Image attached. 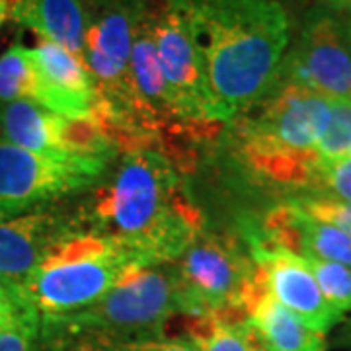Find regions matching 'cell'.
I'll return each instance as SVG.
<instances>
[{
  "label": "cell",
  "mask_w": 351,
  "mask_h": 351,
  "mask_svg": "<svg viewBox=\"0 0 351 351\" xmlns=\"http://www.w3.org/2000/svg\"><path fill=\"white\" fill-rule=\"evenodd\" d=\"M80 215L119 240L143 267L178 262L205 232L199 207L160 149L121 152L112 178Z\"/></svg>",
  "instance_id": "obj_1"
},
{
  "label": "cell",
  "mask_w": 351,
  "mask_h": 351,
  "mask_svg": "<svg viewBox=\"0 0 351 351\" xmlns=\"http://www.w3.org/2000/svg\"><path fill=\"white\" fill-rule=\"evenodd\" d=\"M186 14L209 90L226 123L274 88L289 47V16L277 0H174Z\"/></svg>",
  "instance_id": "obj_2"
},
{
  "label": "cell",
  "mask_w": 351,
  "mask_h": 351,
  "mask_svg": "<svg viewBox=\"0 0 351 351\" xmlns=\"http://www.w3.org/2000/svg\"><path fill=\"white\" fill-rule=\"evenodd\" d=\"M254 113L237 117V154L254 178L274 188L314 193L320 158L316 145L330 123L332 100L277 76Z\"/></svg>",
  "instance_id": "obj_3"
},
{
  "label": "cell",
  "mask_w": 351,
  "mask_h": 351,
  "mask_svg": "<svg viewBox=\"0 0 351 351\" xmlns=\"http://www.w3.org/2000/svg\"><path fill=\"white\" fill-rule=\"evenodd\" d=\"M137 269L143 265L119 240L90 225L76 209L73 221L53 240L24 287L14 295L45 322L100 301Z\"/></svg>",
  "instance_id": "obj_4"
},
{
  "label": "cell",
  "mask_w": 351,
  "mask_h": 351,
  "mask_svg": "<svg viewBox=\"0 0 351 351\" xmlns=\"http://www.w3.org/2000/svg\"><path fill=\"white\" fill-rule=\"evenodd\" d=\"M182 314L174 263L143 267L100 301L63 318L41 322L47 341H133L162 338L166 322Z\"/></svg>",
  "instance_id": "obj_5"
},
{
  "label": "cell",
  "mask_w": 351,
  "mask_h": 351,
  "mask_svg": "<svg viewBox=\"0 0 351 351\" xmlns=\"http://www.w3.org/2000/svg\"><path fill=\"white\" fill-rule=\"evenodd\" d=\"M182 314L225 316L234 322H248V308L263 293L265 277L228 237L203 232L174 262Z\"/></svg>",
  "instance_id": "obj_6"
},
{
  "label": "cell",
  "mask_w": 351,
  "mask_h": 351,
  "mask_svg": "<svg viewBox=\"0 0 351 351\" xmlns=\"http://www.w3.org/2000/svg\"><path fill=\"white\" fill-rule=\"evenodd\" d=\"M113 158L49 156L0 138V219L53 205L96 186Z\"/></svg>",
  "instance_id": "obj_7"
},
{
  "label": "cell",
  "mask_w": 351,
  "mask_h": 351,
  "mask_svg": "<svg viewBox=\"0 0 351 351\" xmlns=\"http://www.w3.org/2000/svg\"><path fill=\"white\" fill-rule=\"evenodd\" d=\"M149 18L176 117L186 123L201 125L226 123L209 90L199 49L186 14L174 0H162L156 10H151Z\"/></svg>",
  "instance_id": "obj_8"
},
{
  "label": "cell",
  "mask_w": 351,
  "mask_h": 351,
  "mask_svg": "<svg viewBox=\"0 0 351 351\" xmlns=\"http://www.w3.org/2000/svg\"><path fill=\"white\" fill-rule=\"evenodd\" d=\"M277 76L311 88L328 100L351 101V49L341 20L324 8L308 14Z\"/></svg>",
  "instance_id": "obj_9"
},
{
  "label": "cell",
  "mask_w": 351,
  "mask_h": 351,
  "mask_svg": "<svg viewBox=\"0 0 351 351\" xmlns=\"http://www.w3.org/2000/svg\"><path fill=\"white\" fill-rule=\"evenodd\" d=\"M246 250L254 263L262 269L269 295L289 313H293L308 328L326 334L343 314L330 306L318 287L306 258L287 250L265 246L246 232Z\"/></svg>",
  "instance_id": "obj_10"
},
{
  "label": "cell",
  "mask_w": 351,
  "mask_h": 351,
  "mask_svg": "<svg viewBox=\"0 0 351 351\" xmlns=\"http://www.w3.org/2000/svg\"><path fill=\"white\" fill-rule=\"evenodd\" d=\"M75 217L61 205H45L0 219V285L12 293L24 287L53 240Z\"/></svg>",
  "instance_id": "obj_11"
},
{
  "label": "cell",
  "mask_w": 351,
  "mask_h": 351,
  "mask_svg": "<svg viewBox=\"0 0 351 351\" xmlns=\"http://www.w3.org/2000/svg\"><path fill=\"white\" fill-rule=\"evenodd\" d=\"M39 78V106L71 119L94 115L96 88L84 63L61 45L41 39L29 49Z\"/></svg>",
  "instance_id": "obj_12"
},
{
  "label": "cell",
  "mask_w": 351,
  "mask_h": 351,
  "mask_svg": "<svg viewBox=\"0 0 351 351\" xmlns=\"http://www.w3.org/2000/svg\"><path fill=\"white\" fill-rule=\"evenodd\" d=\"M10 18L76 55L84 63L88 10L82 0H12Z\"/></svg>",
  "instance_id": "obj_13"
},
{
  "label": "cell",
  "mask_w": 351,
  "mask_h": 351,
  "mask_svg": "<svg viewBox=\"0 0 351 351\" xmlns=\"http://www.w3.org/2000/svg\"><path fill=\"white\" fill-rule=\"evenodd\" d=\"M151 8L141 18L131 47V78L143 110L162 131V141L168 135V125H180L172 108L170 90L164 80L158 51L151 29Z\"/></svg>",
  "instance_id": "obj_14"
},
{
  "label": "cell",
  "mask_w": 351,
  "mask_h": 351,
  "mask_svg": "<svg viewBox=\"0 0 351 351\" xmlns=\"http://www.w3.org/2000/svg\"><path fill=\"white\" fill-rule=\"evenodd\" d=\"M248 324L265 351H326L324 334L308 328L265 289L248 308Z\"/></svg>",
  "instance_id": "obj_15"
},
{
  "label": "cell",
  "mask_w": 351,
  "mask_h": 351,
  "mask_svg": "<svg viewBox=\"0 0 351 351\" xmlns=\"http://www.w3.org/2000/svg\"><path fill=\"white\" fill-rule=\"evenodd\" d=\"M63 125V115L49 112L34 101H12L0 110V138L29 152L75 156L64 151Z\"/></svg>",
  "instance_id": "obj_16"
},
{
  "label": "cell",
  "mask_w": 351,
  "mask_h": 351,
  "mask_svg": "<svg viewBox=\"0 0 351 351\" xmlns=\"http://www.w3.org/2000/svg\"><path fill=\"white\" fill-rule=\"evenodd\" d=\"M39 78L29 55V47L14 41L10 49L0 55V104L27 100L39 106Z\"/></svg>",
  "instance_id": "obj_17"
},
{
  "label": "cell",
  "mask_w": 351,
  "mask_h": 351,
  "mask_svg": "<svg viewBox=\"0 0 351 351\" xmlns=\"http://www.w3.org/2000/svg\"><path fill=\"white\" fill-rule=\"evenodd\" d=\"M199 351H250L256 336L248 322H234L225 316H195L188 336Z\"/></svg>",
  "instance_id": "obj_18"
},
{
  "label": "cell",
  "mask_w": 351,
  "mask_h": 351,
  "mask_svg": "<svg viewBox=\"0 0 351 351\" xmlns=\"http://www.w3.org/2000/svg\"><path fill=\"white\" fill-rule=\"evenodd\" d=\"M39 336L41 320L38 313L18 297L12 313L0 324V351H38Z\"/></svg>",
  "instance_id": "obj_19"
},
{
  "label": "cell",
  "mask_w": 351,
  "mask_h": 351,
  "mask_svg": "<svg viewBox=\"0 0 351 351\" xmlns=\"http://www.w3.org/2000/svg\"><path fill=\"white\" fill-rule=\"evenodd\" d=\"M306 262L328 304L341 314L351 313V267L316 258H306Z\"/></svg>",
  "instance_id": "obj_20"
},
{
  "label": "cell",
  "mask_w": 351,
  "mask_h": 351,
  "mask_svg": "<svg viewBox=\"0 0 351 351\" xmlns=\"http://www.w3.org/2000/svg\"><path fill=\"white\" fill-rule=\"evenodd\" d=\"M351 145V101L332 100L330 123L316 145L320 162H338L348 158Z\"/></svg>",
  "instance_id": "obj_21"
},
{
  "label": "cell",
  "mask_w": 351,
  "mask_h": 351,
  "mask_svg": "<svg viewBox=\"0 0 351 351\" xmlns=\"http://www.w3.org/2000/svg\"><path fill=\"white\" fill-rule=\"evenodd\" d=\"M51 348L73 351H199V348L186 338H149L133 341H47Z\"/></svg>",
  "instance_id": "obj_22"
},
{
  "label": "cell",
  "mask_w": 351,
  "mask_h": 351,
  "mask_svg": "<svg viewBox=\"0 0 351 351\" xmlns=\"http://www.w3.org/2000/svg\"><path fill=\"white\" fill-rule=\"evenodd\" d=\"M291 201L301 207L306 215L314 219L334 225L350 232L351 234V203L341 201L338 197H332L326 193H313V195H297L291 197Z\"/></svg>",
  "instance_id": "obj_23"
},
{
  "label": "cell",
  "mask_w": 351,
  "mask_h": 351,
  "mask_svg": "<svg viewBox=\"0 0 351 351\" xmlns=\"http://www.w3.org/2000/svg\"><path fill=\"white\" fill-rule=\"evenodd\" d=\"M318 193L351 203V160L343 158L338 162L320 164Z\"/></svg>",
  "instance_id": "obj_24"
},
{
  "label": "cell",
  "mask_w": 351,
  "mask_h": 351,
  "mask_svg": "<svg viewBox=\"0 0 351 351\" xmlns=\"http://www.w3.org/2000/svg\"><path fill=\"white\" fill-rule=\"evenodd\" d=\"M16 302H18V297L14 295L12 291H8V289L0 285V324L8 318V314L12 313Z\"/></svg>",
  "instance_id": "obj_25"
},
{
  "label": "cell",
  "mask_w": 351,
  "mask_h": 351,
  "mask_svg": "<svg viewBox=\"0 0 351 351\" xmlns=\"http://www.w3.org/2000/svg\"><path fill=\"white\" fill-rule=\"evenodd\" d=\"M320 2L334 12H346L351 16V0H320Z\"/></svg>",
  "instance_id": "obj_26"
},
{
  "label": "cell",
  "mask_w": 351,
  "mask_h": 351,
  "mask_svg": "<svg viewBox=\"0 0 351 351\" xmlns=\"http://www.w3.org/2000/svg\"><path fill=\"white\" fill-rule=\"evenodd\" d=\"M10 6H12V0H0V27L10 18Z\"/></svg>",
  "instance_id": "obj_27"
},
{
  "label": "cell",
  "mask_w": 351,
  "mask_h": 351,
  "mask_svg": "<svg viewBox=\"0 0 351 351\" xmlns=\"http://www.w3.org/2000/svg\"><path fill=\"white\" fill-rule=\"evenodd\" d=\"M341 24H343V34H346L348 45H350V49H351V16H348L346 20H341Z\"/></svg>",
  "instance_id": "obj_28"
},
{
  "label": "cell",
  "mask_w": 351,
  "mask_h": 351,
  "mask_svg": "<svg viewBox=\"0 0 351 351\" xmlns=\"http://www.w3.org/2000/svg\"><path fill=\"white\" fill-rule=\"evenodd\" d=\"M84 4H86V10L88 8H92V6H100L104 2H108V0H82Z\"/></svg>",
  "instance_id": "obj_29"
},
{
  "label": "cell",
  "mask_w": 351,
  "mask_h": 351,
  "mask_svg": "<svg viewBox=\"0 0 351 351\" xmlns=\"http://www.w3.org/2000/svg\"><path fill=\"white\" fill-rule=\"evenodd\" d=\"M250 351H265L262 348V346H260V343H258V341H256V343H254V346H252V350Z\"/></svg>",
  "instance_id": "obj_30"
},
{
  "label": "cell",
  "mask_w": 351,
  "mask_h": 351,
  "mask_svg": "<svg viewBox=\"0 0 351 351\" xmlns=\"http://www.w3.org/2000/svg\"><path fill=\"white\" fill-rule=\"evenodd\" d=\"M53 350H57V351H73V350H61V348H53Z\"/></svg>",
  "instance_id": "obj_31"
},
{
  "label": "cell",
  "mask_w": 351,
  "mask_h": 351,
  "mask_svg": "<svg viewBox=\"0 0 351 351\" xmlns=\"http://www.w3.org/2000/svg\"><path fill=\"white\" fill-rule=\"evenodd\" d=\"M348 158L351 160V145H350V151H348Z\"/></svg>",
  "instance_id": "obj_32"
}]
</instances>
